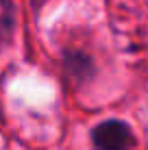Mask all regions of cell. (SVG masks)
<instances>
[{
  "instance_id": "obj_1",
  "label": "cell",
  "mask_w": 148,
  "mask_h": 150,
  "mask_svg": "<svg viewBox=\"0 0 148 150\" xmlns=\"http://www.w3.org/2000/svg\"><path fill=\"white\" fill-rule=\"evenodd\" d=\"M91 142L96 150H129L135 144V137L126 124L118 120L103 122L91 133Z\"/></svg>"
},
{
  "instance_id": "obj_2",
  "label": "cell",
  "mask_w": 148,
  "mask_h": 150,
  "mask_svg": "<svg viewBox=\"0 0 148 150\" xmlns=\"http://www.w3.org/2000/svg\"><path fill=\"white\" fill-rule=\"evenodd\" d=\"M15 28V9L11 0H0V52L9 46Z\"/></svg>"
}]
</instances>
